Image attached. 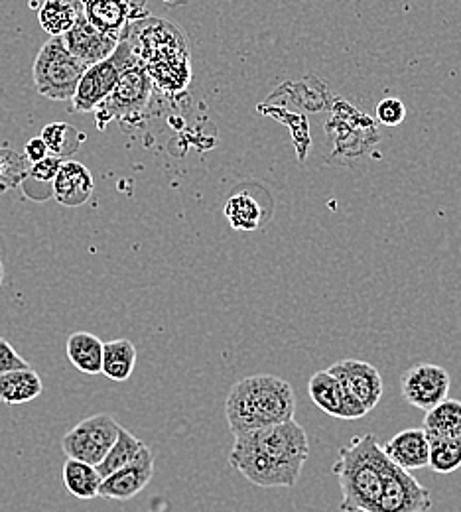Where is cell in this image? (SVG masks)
Masks as SVG:
<instances>
[{
  "label": "cell",
  "mask_w": 461,
  "mask_h": 512,
  "mask_svg": "<svg viewBox=\"0 0 461 512\" xmlns=\"http://www.w3.org/2000/svg\"><path fill=\"white\" fill-rule=\"evenodd\" d=\"M95 182L87 166L75 160H64L56 180L52 182V192L58 203L66 207H81L93 195Z\"/></svg>",
  "instance_id": "cell-18"
},
{
  "label": "cell",
  "mask_w": 461,
  "mask_h": 512,
  "mask_svg": "<svg viewBox=\"0 0 461 512\" xmlns=\"http://www.w3.org/2000/svg\"><path fill=\"white\" fill-rule=\"evenodd\" d=\"M136 367V347L129 339H113L103 343L101 375L115 383L129 381Z\"/></svg>",
  "instance_id": "cell-24"
},
{
  "label": "cell",
  "mask_w": 461,
  "mask_h": 512,
  "mask_svg": "<svg viewBox=\"0 0 461 512\" xmlns=\"http://www.w3.org/2000/svg\"><path fill=\"white\" fill-rule=\"evenodd\" d=\"M328 373L343 384L369 412L381 402L385 386L375 365L359 359H343L331 365Z\"/></svg>",
  "instance_id": "cell-14"
},
{
  "label": "cell",
  "mask_w": 461,
  "mask_h": 512,
  "mask_svg": "<svg viewBox=\"0 0 461 512\" xmlns=\"http://www.w3.org/2000/svg\"><path fill=\"white\" fill-rule=\"evenodd\" d=\"M422 430L428 436V442L458 438L461 436V402L446 398L426 412Z\"/></svg>",
  "instance_id": "cell-20"
},
{
  "label": "cell",
  "mask_w": 461,
  "mask_h": 512,
  "mask_svg": "<svg viewBox=\"0 0 461 512\" xmlns=\"http://www.w3.org/2000/svg\"><path fill=\"white\" fill-rule=\"evenodd\" d=\"M85 71L87 65L81 64L67 52L62 38L48 40L32 65L36 91L42 97L60 103L73 99Z\"/></svg>",
  "instance_id": "cell-4"
},
{
  "label": "cell",
  "mask_w": 461,
  "mask_h": 512,
  "mask_svg": "<svg viewBox=\"0 0 461 512\" xmlns=\"http://www.w3.org/2000/svg\"><path fill=\"white\" fill-rule=\"evenodd\" d=\"M83 2V16L85 20L99 30L105 36L115 38L121 42L132 22H136V16H140V10L144 2L134 0H81Z\"/></svg>",
  "instance_id": "cell-13"
},
{
  "label": "cell",
  "mask_w": 461,
  "mask_h": 512,
  "mask_svg": "<svg viewBox=\"0 0 461 512\" xmlns=\"http://www.w3.org/2000/svg\"><path fill=\"white\" fill-rule=\"evenodd\" d=\"M152 475H154V453L146 446L132 463L103 479L99 497L107 501H131L148 487V483L152 481Z\"/></svg>",
  "instance_id": "cell-15"
},
{
  "label": "cell",
  "mask_w": 461,
  "mask_h": 512,
  "mask_svg": "<svg viewBox=\"0 0 461 512\" xmlns=\"http://www.w3.org/2000/svg\"><path fill=\"white\" fill-rule=\"evenodd\" d=\"M294 416V388L272 375H253L235 383L225 400V418L233 436L284 424Z\"/></svg>",
  "instance_id": "cell-2"
},
{
  "label": "cell",
  "mask_w": 461,
  "mask_h": 512,
  "mask_svg": "<svg viewBox=\"0 0 461 512\" xmlns=\"http://www.w3.org/2000/svg\"><path fill=\"white\" fill-rule=\"evenodd\" d=\"M241 436H245L255 448L261 449L274 461L288 465L292 469H298V471L304 469V465L310 457L308 434L296 420L268 426L261 430H253V432H247Z\"/></svg>",
  "instance_id": "cell-9"
},
{
  "label": "cell",
  "mask_w": 461,
  "mask_h": 512,
  "mask_svg": "<svg viewBox=\"0 0 461 512\" xmlns=\"http://www.w3.org/2000/svg\"><path fill=\"white\" fill-rule=\"evenodd\" d=\"M28 367L30 365L18 355V351L4 337H0V377L18 369H28Z\"/></svg>",
  "instance_id": "cell-32"
},
{
  "label": "cell",
  "mask_w": 461,
  "mask_h": 512,
  "mask_svg": "<svg viewBox=\"0 0 461 512\" xmlns=\"http://www.w3.org/2000/svg\"><path fill=\"white\" fill-rule=\"evenodd\" d=\"M385 453L373 434L355 436L339 449L331 473L341 489L343 512H375L383 489Z\"/></svg>",
  "instance_id": "cell-3"
},
{
  "label": "cell",
  "mask_w": 461,
  "mask_h": 512,
  "mask_svg": "<svg viewBox=\"0 0 461 512\" xmlns=\"http://www.w3.org/2000/svg\"><path fill=\"white\" fill-rule=\"evenodd\" d=\"M66 353L69 363L83 375H101L103 341L87 331H75L67 337Z\"/></svg>",
  "instance_id": "cell-19"
},
{
  "label": "cell",
  "mask_w": 461,
  "mask_h": 512,
  "mask_svg": "<svg viewBox=\"0 0 461 512\" xmlns=\"http://www.w3.org/2000/svg\"><path fill=\"white\" fill-rule=\"evenodd\" d=\"M62 42L67 52L87 67L107 60L119 46L115 38L95 30L83 14L77 18L75 26L62 36Z\"/></svg>",
  "instance_id": "cell-16"
},
{
  "label": "cell",
  "mask_w": 461,
  "mask_h": 512,
  "mask_svg": "<svg viewBox=\"0 0 461 512\" xmlns=\"http://www.w3.org/2000/svg\"><path fill=\"white\" fill-rule=\"evenodd\" d=\"M223 211L231 227L237 231H255L270 217L263 203L247 192L233 193Z\"/></svg>",
  "instance_id": "cell-23"
},
{
  "label": "cell",
  "mask_w": 461,
  "mask_h": 512,
  "mask_svg": "<svg viewBox=\"0 0 461 512\" xmlns=\"http://www.w3.org/2000/svg\"><path fill=\"white\" fill-rule=\"evenodd\" d=\"M428 467L440 475L458 471L461 467V436L430 442Z\"/></svg>",
  "instance_id": "cell-28"
},
{
  "label": "cell",
  "mask_w": 461,
  "mask_h": 512,
  "mask_svg": "<svg viewBox=\"0 0 461 512\" xmlns=\"http://www.w3.org/2000/svg\"><path fill=\"white\" fill-rule=\"evenodd\" d=\"M81 14V0H46L38 10V20L44 32H48L52 38H62L75 26Z\"/></svg>",
  "instance_id": "cell-22"
},
{
  "label": "cell",
  "mask_w": 461,
  "mask_h": 512,
  "mask_svg": "<svg viewBox=\"0 0 461 512\" xmlns=\"http://www.w3.org/2000/svg\"><path fill=\"white\" fill-rule=\"evenodd\" d=\"M2 280H4V266H2V260H0V286H2Z\"/></svg>",
  "instance_id": "cell-34"
},
{
  "label": "cell",
  "mask_w": 461,
  "mask_h": 512,
  "mask_svg": "<svg viewBox=\"0 0 461 512\" xmlns=\"http://www.w3.org/2000/svg\"><path fill=\"white\" fill-rule=\"evenodd\" d=\"M308 394L312 402L333 418L341 420H359L369 410L328 371H320L312 375L308 381Z\"/></svg>",
  "instance_id": "cell-12"
},
{
  "label": "cell",
  "mask_w": 461,
  "mask_h": 512,
  "mask_svg": "<svg viewBox=\"0 0 461 512\" xmlns=\"http://www.w3.org/2000/svg\"><path fill=\"white\" fill-rule=\"evenodd\" d=\"M64 160L56 158V156H48L44 158L42 162H36V164H30V172H28V178L40 182V184H52L60 172V166H62Z\"/></svg>",
  "instance_id": "cell-31"
},
{
  "label": "cell",
  "mask_w": 461,
  "mask_h": 512,
  "mask_svg": "<svg viewBox=\"0 0 461 512\" xmlns=\"http://www.w3.org/2000/svg\"><path fill=\"white\" fill-rule=\"evenodd\" d=\"M144 448H146V444H144L142 440H138L134 434H131L129 430H125V428L121 426L119 436H117L113 448L109 449V453H107V455L103 457V461L97 465L99 475L105 479V477H109L111 473L123 469L125 465L132 463Z\"/></svg>",
  "instance_id": "cell-26"
},
{
  "label": "cell",
  "mask_w": 461,
  "mask_h": 512,
  "mask_svg": "<svg viewBox=\"0 0 461 512\" xmlns=\"http://www.w3.org/2000/svg\"><path fill=\"white\" fill-rule=\"evenodd\" d=\"M30 162L24 154L14 152L12 148H0V192L14 190L22 186L28 178Z\"/></svg>",
  "instance_id": "cell-29"
},
{
  "label": "cell",
  "mask_w": 461,
  "mask_h": 512,
  "mask_svg": "<svg viewBox=\"0 0 461 512\" xmlns=\"http://www.w3.org/2000/svg\"><path fill=\"white\" fill-rule=\"evenodd\" d=\"M381 449L391 463L408 473L428 467L430 442L422 428H408L398 432Z\"/></svg>",
  "instance_id": "cell-17"
},
{
  "label": "cell",
  "mask_w": 461,
  "mask_h": 512,
  "mask_svg": "<svg viewBox=\"0 0 461 512\" xmlns=\"http://www.w3.org/2000/svg\"><path fill=\"white\" fill-rule=\"evenodd\" d=\"M432 509L430 491L414 475L396 467L385 455L383 489L375 512H428Z\"/></svg>",
  "instance_id": "cell-10"
},
{
  "label": "cell",
  "mask_w": 461,
  "mask_h": 512,
  "mask_svg": "<svg viewBox=\"0 0 461 512\" xmlns=\"http://www.w3.org/2000/svg\"><path fill=\"white\" fill-rule=\"evenodd\" d=\"M62 479L67 491L79 501L99 497V489L103 483V477L99 475L97 467L77 459H67L62 469Z\"/></svg>",
  "instance_id": "cell-25"
},
{
  "label": "cell",
  "mask_w": 461,
  "mask_h": 512,
  "mask_svg": "<svg viewBox=\"0 0 461 512\" xmlns=\"http://www.w3.org/2000/svg\"><path fill=\"white\" fill-rule=\"evenodd\" d=\"M450 386V373L434 363H418L400 377V392L404 400L424 412L446 400Z\"/></svg>",
  "instance_id": "cell-11"
},
{
  "label": "cell",
  "mask_w": 461,
  "mask_h": 512,
  "mask_svg": "<svg viewBox=\"0 0 461 512\" xmlns=\"http://www.w3.org/2000/svg\"><path fill=\"white\" fill-rule=\"evenodd\" d=\"M127 36L154 87L166 93H178L190 85V50L184 32L176 24L160 18H144L132 22Z\"/></svg>",
  "instance_id": "cell-1"
},
{
  "label": "cell",
  "mask_w": 461,
  "mask_h": 512,
  "mask_svg": "<svg viewBox=\"0 0 461 512\" xmlns=\"http://www.w3.org/2000/svg\"><path fill=\"white\" fill-rule=\"evenodd\" d=\"M136 64H138V56L131 38L127 36L119 42L117 50L107 60L87 67L71 99L73 113L95 111V107L113 91L121 75Z\"/></svg>",
  "instance_id": "cell-6"
},
{
  "label": "cell",
  "mask_w": 461,
  "mask_h": 512,
  "mask_svg": "<svg viewBox=\"0 0 461 512\" xmlns=\"http://www.w3.org/2000/svg\"><path fill=\"white\" fill-rule=\"evenodd\" d=\"M40 134H42L40 138L48 146L50 156H56L60 160L71 158L81 148V144L85 142V134L79 132L77 128L67 125V123L46 125V127L42 128Z\"/></svg>",
  "instance_id": "cell-27"
},
{
  "label": "cell",
  "mask_w": 461,
  "mask_h": 512,
  "mask_svg": "<svg viewBox=\"0 0 461 512\" xmlns=\"http://www.w3.org/2000/svg\"><path fill=\"white\" fill-rule=\"evenodd\" d=\"M121 424L111 414H95L81 420L62 438V449L67 459H77L97 467L113 448Z\"/></svg>",
  "instance_id": "cell-7"
},
{
  "label": "cell",
  "mask_w": 461,
  "mask_h": 512,
  "mask_svg": "<svg viewBox=\"0 0 461 512\" xmlns=\"http://www.w3.org/2000/svg\"><path fill=\"white\" fill-rule=\"evenodd\" d=\"M377 119L385 127H398L406 119V107L400 99L389 97L377 105Z\"/></svg>",
  "instance_id": "cell-30"
},
{
  "label": "cell",
  "mask_w": 461,
  "mask_h": 512,
  "mask_svg": "<svg viewBox=\"0 0 461 512\" xmlns=\"http://www.w3.org/2000/svg\"><path fill=\"white\" fill-rule=\"evenodd\" d=\"M152 93L154 85L144 65L140 62L132 65L121 75L113 91L95 107L93 113L97 128L105 130L113 121L127 123L140 119L152 101Z\"/></svg>",
  "instance_id": "cell-5"
},
{
  "label": "cell",
  "mask_w": 461,
  "mask_h": 512,
  "mask_svg": "<svg viewBox=\"0 0 461 512\" xmlns=\"http://www.w3.org/2000/svg\"><path fill=\"white\" fill-rule=\"evenodd\" d=\"M42 392H44V383L32 367L18 369L0 377V400L6 406H20V404L32 402Z\"/></svg>",
  "instance_id": "cell-21"
},
{
  "label": "cell",
  "mask_w": 461,
  "mask_h": 512,
  "mask_svg": "<svg viewBox=\"0 0 461 512\" xmlns=\"http://www.w3.org/2000/svg\"><path fill=\"white\" fill-rule=\"evenodd\" d=\"M229 463L247 481L257 487H296L302 471L282 465L268 457L261 449L255 448L245 436H237L229 455Z\"/></svg>",
  "instance_id": "cell-8"
},
{
  "label": "cell",
  "mask_w": 461,
  "mask_h": 512,
  "mask_svg": "<svg viewBox=\"0 0 461 512\" xmlns=\"http://www.w3.org/2000/svg\"><path fill=\"white\" fill-rule=\"evenodd\" d=\"M22 154L26 156V160H28L30 164L42 162L44 158H48V156H50L48 146H46V142H44L42 138H32V140H28V142H26V146H24V152H22Z\"/></svg>",
  "instance_id": "cell-33"
}]
</instances>
